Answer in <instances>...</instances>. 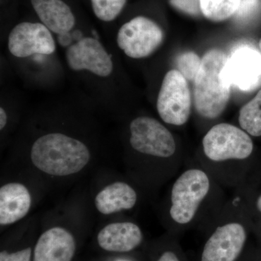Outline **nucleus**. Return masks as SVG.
Returning a JSON list of instances; mask_svg holds the SVG:
<instances>
[{
  "mask_svg": "<svg viewBox=\"0 0 261 261\" xmlns=\"http://www.w3.org/2000/svg\"><path fill=\"white\" fill-rule=\"evenodd\" d=\"M216 186V179L205 168L192 166L182 171L170 192L168 216L171 222L185 227L198 221Z\"/></svg>",
  "mask_w": 261,
  "mask_h": 261,
  "instance_id": "nucleus-1",
  "label": "nucleus"
},
{
  "mask_svg": "<svg viewBox=\"0 0 261 261\" xmlns=\"http://www.w3.org/2000/svg\"><path fill=\"white\" fill-rule=\"evenodd\" d=\"M90 159V152L85 144L61 133L39 137L31 149L34 166L51 176H65L79 173Z\"/></svg>",
  "mask_w": 261,
  "mask_h": 261,
  "instance_id": "nucleus-2",
  "label": "nucleus"
},
{
  "mask_svg": "<svg viewBox=\"0 0 261 261\" xmlns=\"http://www.w3.org/2000/svg\"><path fill=\"white\" fill-rule=\"evenodd\" d=\"M228 56L219 49H211L202 57L200 71L194 82V100L197 113L215 119L224 113L229 100L231 83L225 67Z\"/></svg>",
  "mask_w": 261,
  "mask_h": 261,
  "instance_id": "nucleus-3",
  "label": "nucleus"
},
{
  "mask_svg": "<svg viewBox=\"0 0 261 261\" xmlns=\"http://www.w3.org/2000/svg\"><path fill=\"white\" fill-rule=\"evenodd\" d=\"M207 167L238 168V163L251 156L254 146L250 135L241 128L227 123L211 127L202 142Z\"/></svg>",
  "mask_w": 261,
  "mask_h": 261,
  "instance_id": "nucleus-4",
  "label": "nucleus"
},
{
  "mask_svg": "<svg viewBox=\"0 0 261 261\" xmlns=\"http://www.w3.org/2000/svg\"><path fill=\"white\" fill-rule=\"evenodd\" d=\"M130 147L139 153L171 159L177 152V145L171 132L161 122L148 116L137 117L130 123Z\"/></svg>",
  "mask_w": 261,
  "mask_h": 261,
  "instance_id": "nucleus-5",
  "label": "nucleus"
},
{
  "mask_svg": "<svg viewBox=\"0 0 261 261\" xmlns=\"http://www.w3.org/2000/svg\"><path fill=\"white\" fill-rule=\"evenodd\" d=\"M157 110L165 123L183 126L191 113V94L186 79L177 70H169L163 79Z\"/></svg>",
  "mask_w": 261,
  "mask_h": 261,
  "instance_id": "nucleus-6",
  "label": "nucleus"
},
{
  "mask_svg": "<svg viewBox=\"0 0 261 261\" xmlns=\"http://www.w3.org/2000/svg\"><path fill=\"white\" fill-rule=\"evenodd\" d=\"M204 245L201 261H236L246 243L247 232L238 214L221 221Z\"/></svg>",
  "mask_w": 261,
  "mask_h": 261,
  "instance_id": "nucleus-7",
  "label": "nucleus"
},
{
  "mask_svg": "<svg viewBox=\"0 0 261 261\" xmlns=\"http://www.w3.org/2000/svg\"><path fill=\"white\" fill-rule=\"evenodd\" d=\"M163 32L155 22L147 17H135L123 24L117 34L118 47L134 59L147 58L161 46Z\"/></svg>",
  "mask_w": 261,
  "mask_h": 261,
  "instance_id": "nucleus-8",
  "label": "nucleus"
},
{
  "mask_svg": "<svg viewBox=\"0 0 261 261\" xmlns=\"http://www.w3.org/2000/svg\"><path fill=\"white\" fill-rule=\"evenodd\" d=\"M8 47L15 58H24L34 55L53 54L56 50V43L51 32L44 24L23 22L12 29Z\"/></svg>",
  "mask_w": 261,
  "mask_h": 261,
  "instance_id": "nucleus-9",
  "label": "nucleus"
},
{
  "mask_svg": "<svg viewBox=\"0 0 261 261\" xmlns=\"http://www.w3.org/2000/svg\"><path fill=\"white\" fill-rule=\"evenodd\" d=\"M65 61L73 71L87 70L101 78L109 76L114 68L109 53L93 37H84L68 47Z\"/></svg>",
  "mask_w": 261,
  "mask_h": 261,
  "instance_id": "nucleus-10",
  "label": "nucleus"
},
{
  "mask_svg": "<svg viewBox=\"0 0 261 261\" xmlns=\"http://www.w3.org/2000/svg\"><path fill=\"white\" fill-rule=\"evenodd\" d=\"M225 73L231 85L241 90L256 88L261 81V55L247 45L237 47L228 57Z\"/></svg>",
  "mask_w": 261,
  "mask_h": 261,
  "instance_id": "nucleus-11",
  "label": "nucleus"
},
{
  "mask_svg": "<svg viewBox=\"0 0 261 261\" xmlns=\"http://www.w3.org/2000/svg\"><path fill=\"white\" fill-rule=\"evenodd\" d=\"M75 247V239L68 230L51 228L38 240L33 261H71Z\"/></svg>",
  "mask_w": 261,
  "mask_h": 261,
  "instance_id": "nucleus-12",
  "label": "nucleus"
},
{
  "mask_svg": "<svg viewBox=\"0 0 261 261\" xmlns=\"http://www.w3.org/2000/svg\"><path fill=\"white\" fill-rule=\"evenodd\" d=\"M143 240V233L135 223H112L105 226L97 234L99 247L106 251L127 252L137 248Z\"/></svg>",
  "mask_w": 261,
  "mask_h": 261,
  "instance_id": "nucleus-13",
  "label": "nucleus"
},
{
  "mask_svg": "<svg viewBox=\"0 0 261 261\" xmlns=\"http://www.w3.org/2000/svg\"><path fill=\"white\" fill-rule=\"evenodd\" d=\"M32 197L28 189L17 182L7 184L0 188V224H14L28 214Z\"/></svg>",
  "mask_w": 261,
  "mask_h": 261,
  "instance_id": "nucleus-14",
  "label": "nucleus"
},
{
  "mask_svg": "<svg viewBox=\"0 0 261 261\" xmlns=\"http://www.w3.org/2000/svg\"><path fill=\"white\" fill-rule=\"evenodd\" d=\"M42 23L51 32L65 34L75 27L73 12L63 0H31Z\"/></svg>",
  "mask_w": 261,
  "mask_h": 261,
  "instance_id": "nucleus-15",
  "label": "nucleus"
},
{
  "mask_svg": "<svg viewBox=\"0 0 261 261\" xmlns=\"http://www.w3.org/2000/svg\"><path fill=\"white\" fill-rule=\"evenodd\" d=\"M137 202V193L128 184L116 181L102 189L95 197L96 208L104 215L115 214L133 208Z\"/></svg>",
  "mask_w": 261,
  "mask_h": 261,
  "instance_id": "nucleus-16",
  "label": "nucleus"
},
{
  "mask_svg": "<svg viewBox=\"0 0 261 261\" xmlns=\"http://www.w3.org/2000/svg\"><path fill=\"white\" fill-rule=\"evenodd\" d=\"M239 123L249 135L261 137V90L240 109Z\"/></svg>",
  "mask_w": 261,
  "mask_h": 261,
  "instance_id": "nucleus-17",
  "label": "nucleus"
},
{
  "mask_svg": "<svg viewBox=\"0 0 261 261\" xmlns=\"http://www.w3.org/2000/svg\"><path fill=\"white\" fill-rule=\"evenodd\" d=\"M202 14L211 21L227 20L238 10L240 0H200Z\"/></svg>",
  "mask_w": 261,
  "mask_h": 261,
  "instance_id": "nucleus-18",
  "label": "nucleus"
},
{
  "mask_svg": "<svg viewBox=\"0 0 261 261\" xmlns=\"http://www.w3.org/2000/svg\"><path fill=\"white\" fill-rule=\"evenodd\" d=\"M127 0H91L92 9L97 18L105 22L113 21L120 15Z\"/></svg>",
  "mask_w": 261,
  "mask_h": 261,
  "instance_id": "nucleus-19",
  "label": "nucleus"
},
{
  "mask_svg": "<svg viewBox=\"0 0 261 261\" xmlns=\"http://www.w3.org/2000/svg\"><path fill=\"white\" fill-rule=\"evenodd\" d=\"M202 60L193 51L182 53L178 57L176 64L178 71L187 80L195 82L200 70Z\"/></svg>",
  "mask_w": 261,
  "mask_h": 261,
  "instance_id": "nucleus-20",
  "label": "nucleus"
},
{
  "mask_svg": "<svg viewBox=\"0 0 261 261\" xmlns=\"http://www.w3.org/2000/svg\"><path fill=\"white\" fill-rule=\"evenodd\" d=\"M173 8L184 14L199 17L202 14L200 0H168Z\"/></svg>",
  "mask_w": 261,
  "mask_h": 261,
  "instance_id": "nucleus-21",
  "label": "nucleus"
},
{
  "mask_svg": "<svg viewBox=\"0 0 261 261\" xmlns=\"http://www.w3.org/2000/svg\"><path fill=\"white\" fill-rule=\"evenodd\" d=\"M32 252L30 247L15 252L2 251L0 253V261H31Z\"/></svg>",
  "mask_w": 261,
  "mask_h": 261,
  "instance_id": "nucleus-22",
  "label": "nucleus"
},
{
  "mask_svg": "<svg viewBox=\"0 0 261 261\" xmlns=\"http://www.w3.org/2000/svg\"><path fill=\"white\" fill-rule=\"evenodd\" d=\"M157 261H181V260L174 252L168 250L163 252Z\"/></svg>",
  "mask_w": 261,
  "mask_h": 261,
  "instance_id": "nucleus-23",
  "label": "nucleus"
},
{
  "mask_svg": "<svg viewBox=\"0 0 261 261\" xmlns=\"http://www.w3.org/2000/svg\"><path fill=\"white\" fill-rule=\"evenodd\" d=\"M8 123V114L4 108H0V129L3 130Z\"/></svg>",
  "mask_w": 261,
  "mask_h": 261,
  "instance_id": "nucleus-24",
  "label": "nucleus"
},
{
  "mask_svg": "<svg viewBox=\"0 0 261 261\" xmlns=\"http://www.w3.org/2000/svg\"><path fill=\"white\" fill-rule=\"evenodd\" d=\"M256 206L257 210L260 211L261 213V195L259 196L258 198H257L256 202Z\"/></svg>",
  "mask_w": 261,
  "mask_h": 261,
  "instance_id": "nucleus-25",
  "label": "nucleus"
},
{
  "mask_svg": "<svg viewBox=\"0 0 261 261\" xmlns=\"http://www.w3.org/2000/svg\"><path fill=\"white\" fill-rule=\"evenodd\" d=\"M259 48H260L261 51V39H260V42H259Z\"/></svg>",
  "mask_w": 261,
  "mask_h": 261,
  "instance_id": "nucleus-26",
  "label": "nucleus"
},
{
  "mask_svg": "<svg viewBox=\"0 0 261 261\" xmlns=\"http://www.w3.org/2000/svg\"><path fill=\"white\" fill-rule=\"evenodd\" d=\"M117 261H127V260H117Z\"/></svg>",
  "mask_w": 261,
  "mask_h": 261,
  "instance_id": "nucleus-27",
  "label": "nucleus"
}]
</instances>
